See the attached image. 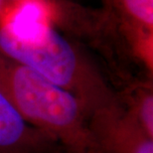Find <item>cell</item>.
<instances>
[{"label": "cell", "mask_w": 153, "mask_h": 153, "mask_svg": "<svg viewBox=\"0 0 153 153\" xmlns=\"http://www.w3.org/2000/svg\"><path fill=\"white\" fill-rule=\"evenodd\" d=\"M0 53L34 70L68 91L90 116L121 103L102 73L74 43L47 25L22 33L11 23L0 25Z\"/></svg>", "instance_id": "1"}, {"label": "cell", "mask_w": 153, "mask_h": 153, "mask_svg": "<svg viewBox=\"0 0 153 153\" xmlns=\"http://www.w3.org/2000/svg\"><path fill=\"white\" fill-rule=\"evenodd\" d=\"M0 91L24 118L66 153H102L79 100L29 67L0 53Z\"/></svg>", "instance_id": "2"}, {"label": "cell", "mask_w": 153, "mask_h": 153, "mask_svg": "<svg viewBox=\"0 0 153 153\" xmlns=\"http://www.w3.org/2000/svg\"><path fill=\"white\" fill-rule=\"evenodd\" d=\"M88 127L102 153H153V137L116 105L94 111Z\"/></svg>", "instance_id": "3"}, {"label": "cell", "mask_w": 153, "mask_h": 153, "mask_svg": "<svg viewBox=\"0 0 153 153\" xmlns=\"http://www.w3.org/2000/svg\"><path fill=\"white\" fill-rule=\"evenodd\" d=\"M64 149L30 124L0 91V153H62Z\"/></svg>", "instance_id": "4"}, {"label": "cell", "mask_w": 153, "mask_h": 153, "mask_svg": "<svg viewBox=\"0 0 153 153\" xmlns=\"http://www.w3.org/2000/svg\"><path fill=\"white\" fill-rule=\"evenodd\" d=\"M129 48L153 41V0H105Z\"/></svg>", "instance_id": "5"}, {"label": "cell", "mask_w": 153, "mask_h": 153, "mask_svg": "<svg viewBox=\"0 0 153 153\" xmlns=\"http://www.w3.org/2000/svg\"><path fill=\"white\" fill-rule=\"evenodd\" d=\"M119 97L125 111L149 136L153 137V87L151 79L133 85Z\"/></svg>", "instance_id": "6"}, {"label": "cell", "mask_w": 153, "mask_h": 153, "mask_svg": "<svg viewBox=\"0 0 153 153\" xmlns=\"http://www.w3.org/2000/svg\"><path fill=\"white\" fill-rule=\"evenodd\" d=\"M10 1L20 2V3H29V4H35L38 5L41 8H49L51 12L53 11L55 15H61L62 13L66 12L67 9H70L73 5L68 4L66 6L65 1L61 0H10Z\"/></svg>", "instance_id": "7"}, {"label": "cell", "mask_w": 153, "mask_h": 153, "mask_svg": "<svg viewBox=\"0 0 153 153\" xmlns=\"http://www.w3.org/2000/svg\"><path fill=\"white\" fill-rule=\"evenodd\" d=\"M63 153H65V152H63Z\"/></svg>", "instance_id": "8"}]
</instances>
